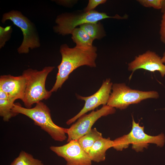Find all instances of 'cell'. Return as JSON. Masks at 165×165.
<instances>
[{"instance_id": "7c38bea8", "label": "cell", "mask_w": 165, "mask_h": 165, "mask_svg": "<svg viewBox=\"0 0 165 165\" xmlns=\"http://www.w3.org/2000/svg\"><path fill=\"white\" fill-rule=\"evenodd\" d=\"M27 83L25 76H15L10 75L0 77V89L6 93L9 97L14 100H23Z\"/></svg>"}, {"instance_id": "44dd1931", "label": "cell", "mask_w": 165, "mask_h": 165, "mask_svg": "<svg viewBox=\"0 0 165 165\" xmlns=\"http://www.w3.org/2000/svg\"><path fill=\"white\" fill-rule=\"evenodd\" d=\"M106 0H89L87 6L84 9V12H87L94 10L98 5L105 3Z\"/></svg>"}, {"instance_id": "277c9868", "label": "cell", "mask_w": 165, "mask_h": 165, "mask_svg": "<svg viewBox=\"0 0 165 165\" xmlns=\"http://www.w3.org/2000/svg\"><path fill=\"white\" fill-rule=\"evenodd\" d=\"M128 17L127 14L123 16L118 14L111 16L105 13L99 12L95 10L77 14L63 13L57 16L55 21L57 25L53 29L56 33L64 35L71 34L77 26L84 24L97 23L107 18L126 19Z\"/></svg>"}, {"instance_id": "2e32d148", "label": "cell", "mask_w": 165, "mask_h": 165, "mask_svg": "<svg viewBox=\"0 0 165 165\" xmlns=\"http://www.w3.org/2000/svg\"><path fill=\"white\" fill-rule=\"evenodd\" d=\"M94 40L100 39L105 35L103 26L100 22L88 23L79 26Z\"/></svg>"}, {"instance_id": "3957f363", "label": "cell", "mask_w": 165, "mask_h": 165, "mask_svg": "<svg viewBox=\"0 0 165 165\" xmlns=\"http://www.w3.org/2000/svg\"><path fill=\"white\" fill-rule=\"evenodd\" d=\"M54 68L47 66L39 71L31 68L24 71L22 74L26 77L27 83L22 101L26 108H31L34 104L50 97L52 93L46 89V81L48 74Z\"/></svg>"}, {"instance_id": "ac0fdd59", "label": "cell", "mask_w": 165, "mask_h": 165, "mask_svg": "<svg viewBox=\"0 0 165 165\" xmlns=\"http://www.w3.org/2000/svg\"><path fill=\"white\" fill-rule=\"evenodd\" d=\"M15 101L10 99H0V116L5 122H8L12 117L17 115L12 110Z\"/></svg>"}, {"instance_id": "7a4b0ae2", "label": "cell", "mask_w": 165, "mask_h": 165, "mask_svg": "<svg viewBox=\"0 0 165 165\" xmlns=\"http://www.w3.org/2000/svg\"><path fill=\"white\" fill-rule=\"evenodd\" d=\"M12 111L17 114H21L32 119L35 125L47 133L54 140L63 142L67 138L66 128L59 126L53 121L49 107L41 101L33 108L23 107L19 103L14 104Z\"/></svg>"}, {"instance_id": "ba28073f", "label": "cell", "mask_w": 165, "mask_h": 165, "mask_svg": "<svg viewBox=\"0 0 165 165\" xmlns=\"http://www.w3.org/2000/svg\"><path fill=\"white\" fill-rule=\"evenodd\" d=\"M116 111L115 108L105 105L96 111L93 110L88 114L83 115L70 128H66L65 132L68 136L67 142L78 140L92 129L93 125L99 118L113 114Z\"/></svg>"}, {"instance_id": "9c48e42d", "label": "cell", "mask_w": 165, "mask_h": 165, "mask_svg": "<svg viewBox=\"0 0 165 165\" xmlns=\"http://www.w3.org/2000/svg\"><path fill=\"white\" fill-rule=\"evenodd\" d=\"M50 150L66 161V165H91L89 154L80 145L78 140H73L61 146H52Z\"/></svg>"}, {"instance_id": "8fae6325", "label": "cell", "mask_w": 165, "mask_h": 165, "mask_svg": "<svg viewBox=\"0 0 165 165\" xmlns=\"http://www.w3.org/2000/svg\"><path fill=\"white\" fill-rule=\"evenodd\" d=\"M128 69L133 72L140 69L152 72L157 71L162 77L165 75V65L162 61L161 57L150 50L136 57L128 63Z\"/></svg>"}, {"instance_id": "7402d4cb", "label": "cell", "mask_w": 165, "mask_h": 165, "mask_svg": "<svg viewBox=\"0 0 165 165\" xmlns=\"http://www.w3.org/2000/svg\"><path fill=\"white\" fill-rule=\"evenodd\" d=\"M160 26L159 33L160 39L165 45V10L163 13Z\"/></svg>"}, {"instance_id": "30bf717a", "label": "cell", "mask_w": 165, "mask_h": 165, "mask_svg": "<svg viewBox=\"0 0 165 165\" xmlns=\"http://www.w3.org/2000/svg\"><path fill=\"white\" fill-rule=\"evenodd\" d=\"M112 85L110 79H107L103 81L99 90L92 95L87 97L77 95L78 99L85 101L84 105L77 114L66 122V124L68 125L71 124L83 115L89 111L93 110L101 105H107L111 93Z\"/></svg>"}, {"instance_id": "e0dca14e", "label": "cell", "mask_w": 165, "mask_h": 165, "mask_svg": "<svg viewBox=\"0 0 165 165\" xmlns=\"http://www.w3.org/2000/svg\"><path fill=\"white\" fill-rule=\"evenodd\" d=\"M10 165H44L42 161L35 159L31 154L21 151Z\"/></svg>"}, {"instance_id": "4fadbf2b", "label": "cell", "mask_w": 165, "mask_h": 165, "mask_svg": "<svg viewBox=\"0 0 165 165\" xmlns=\"http://www.w3.org/2000/svg\"><path fill=\"white\" fill-rule=\"evenodd\" d=\"M113 141L109 138L103 137L97 140L90 149L88 154L92 161L99 163L105 159L106 152L109 148L113 147Z\"/></svg>"}, {"instance_id": "8992f818", "label": "cell", "mask_w": 165, "mask_h": 165, "mask_svg": "<svg viewBox=\"0 0 165 165\" xmlns=\"http://www.w3.org/2000/svg\"><path fill=\"white\" fill-rule=\"evenodd\" d=\"M112 90L107 105L120 110L124 109L129 105L138 103L143 100L156 99L159 97L158 93L156 91L132 89L124 83L113 84Z\"/></svg>"}, {"instance_id": "d6986e66", "label": "cell", "mask_w": 165, "mask_h": 165, "mask_svg": "<svg viewBox=\"0 0 165 165\" xmlns=\"http://www.w3.org/2000/svg\"><path fill=\"white\" fill-rule=\"evenodd\" d=\"M11 26H7L5 28L0 27V48L4 46L6 42L10 38L11 33L12 31Z\"/></svg>"}, {"instance_id": "6da1fadb", "label": "cell", "mask_w": 165, "mask_h": 165, "mask_svg": "<svg viewBox=\"0 0 165 165\" xmlns=\"http://www.w3.org/2000/svg\"><path fill=\"white\" fill-rule=\"evenodd\" d=\"M60 51L62 59L57 66L58 71L55 82L50 90L52 93L56 92L61 88L70 74L77 68L83 65L90 67L96 66L97 48L95 46L87 50L76 46L69 48L67 44H64L61 46Z\"/></svg>"}, {"instance_id": "cb8c5ba5", "label": "cell", "mask_w": 165, "mask_h": 165, "mask_svg": "<svg viewBox=\"0 0 165 165\" xmlns=\"http://www.w3.org/2000/svg\"><path fill=\"white\" fill-rule=\"evenodd\" d=\"M161 60L163 63H165V52H164L163 56L161 57Z\"/></svg>"}, {"instance_id": "52a82bcc", "label": "cell", "mask_w": 165, "mask_h": 165, "mask_svg": "<svg viewBox=\"0 0 165 165\" xmlns=\"http://www.w3.org/2000/svg\"><path fill=\"white\" fill-rule=\"evenodd\" d=\"M7 20L13 24L21 30L23 35L22 44L18 48L19 53H27L29 49H33L40 46L39 37L33 24L21 13L17 11L12 10L4 14L2 22L5 23Z\"/></svg>"}, {"instance_id": "603a6c76", "label": "cell", "mask_w": 165, "mask_h": 165, "mask_svg": "<svg viewBox=\"0 0 165 165\" xmlns=\"http://www.w3.org/2000/svg\"><path fill=\"white\" fill-rule=\"evenodd\" d=\"M161 12L163 13L165 10V0H162Z\"/></svg>"}, {"instance_id": "5bb4252c", "label": "cell", "mask_w": 165, "mask_h": 165, "mask_svg": "<svg viewBox=\"0 0 165 165\" xmlns=\"http://www.w3.org/2000/svg\"><path fill=\"white\" fill-rule=\"evenodd\" d=\"M71 34L72 35V40L76 43V47L88 50L94 46L93 45L94 40L80 28H75Z\"/></svg>"}, {"instance_id": "5b68a950", "label": "cell", "mask_w": 165, "mask_h": 165, "mask_svg": "<svg viewBox=\"0 0 165 165\" xmlns=\"http://www.w3.org/2000/svg\"><path fill=\"white\" fill-rule=\"evenodd\" d=\"M144 129V127L140 126L138 123H136L133 118L131 131L128 134L114 140L113 147L117 151H122L131 144L132 149L136 152H140L147 148L150 143L156 144L161 147L163 146L165 141L163 134L150 136L145 132Z\"/></svg>"}, {"instance_id": "9a60e30c", "label": "cell", "mask_w": 165, "mask_h": 165, "mask_svg": "<svg viewBox=\"0 0 165 165\" xmlns=\"http://www.w3.org/2000/svg\"><path fill=\"white\" fill-rule=\"evenodd\" d=\"M102 137V134L96 128H94L80 138L78 141L82 148L88 153L94 144Z\"/></svg>"}, {"instance_id": "ffe728a7", "label": "cell", "mask_w": 165, "mask_h": 165, "mask_svg": "<svg viewBox=\"0 0 165 165\" xmlns=\"http://www.w3.org/2000/svg\"><path fill=\"white\" fill-rule=\"evenodd\" d=\"M137 1L145 7H152L156 9H161L162 0H138Z\"/></svg>"}]
</instances>
